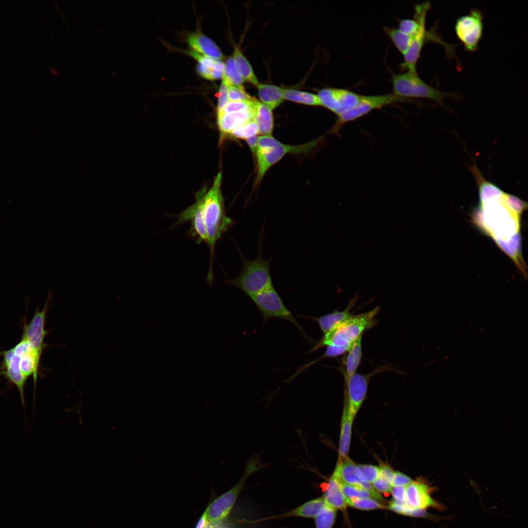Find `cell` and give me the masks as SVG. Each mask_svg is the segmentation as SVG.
I'll return each instance as SVG.
<instances>
[{"label": "cell", "mask_w": 528, "mask_h": 528, "mask_svg": "<svg viewBox=\"0 0 528 528\" xmlns=\"http://www.w3.org/2000/svg\"><path fill=\"white\" fill-rule=\"evenodd\" d=\"M393 93L378 95H362L359 103L352 109L337 115L336 123L332 131H338L346 123L365 115L371 111L396 102L407 101Z\"/></svg>", "instance_id": "obj_7"}, {"label": "cell", "mask_w": 528, "mask_h": 528, "mask_svg": "<svg viewBox=\"0 0 528 528\" xmlns=\"http://www.w3.org/2000/svg\"><path fill=\"white\" fill-rule=\"evenodd\" d=\"M379 311L376 307L372 310L353 315L350 318L323 335L310 352L326 347L324 354L318 359L332 358L347 352L353 343L364 332L376 324L375 317Z\"/></svg>", "instance_id": "obj_1"}, {"label": "cell", "mask_w": 528, "mask_h": 528, "mask_svg": "<svg viewBox=\"0 0 528 528\" xmlns=\"http://www.w3.org/2000/svg\"><path fill=\"white\" fill-rule=\"evenodd\" d=\"M354 417L352 414L349 404L346 400L341 426L339 446V458L347 457L351 442L352 421Z\"/></svg>", "instance_id": "obj_25"}, {"label": "cell", "mask_w": 528, "mask_h": 528, "mask_svg": "<svg viewBox=\"0 0 528 528\" xmlns=\"http://www.w3.org/2000/svg\"><path fill=\"white\" fill-rule=\"evenodd\" d=\"M413 480L406 475L398 471H395L392 486H406Z\"/></svg>", "instance_id": "obj_43"}, {"label": "cell", "mask_w": 528, "mask_h": 528, "mask_svg": "<svg viewBox=\"0 0 528 528\" xmlns=\"http://www.w3.org/2000/svg\"><path fill=\"white\" fill-rule=\"evenodd\" d=\"M362 337H359L347 352L348 354L344 362L343 373L345 382L356 374L362 356Z\"/></svg>", "instance_id": "obj_27"}, {"label": "cell", "mask_w": 528, "mask_h": 528, "mask_svg": "<svg viewBox=\"0 0 528 528\" xmlns=\"http://www.w3.org/2000/svg\"><path fill=\"white\" fill-rule=\"evenodd\" d=\"M317 96L321 106L338 115L357 105L362 95L345 88H326L319 90Z\"/></svg>", "instance_id": "obj_10"}, {"label": "cell", "mask_w": 528, "mask_h": 528, "mask_svg": "<svg viewBox=\"0 0 528 528\" xmlns=\"http://www.w3.org/2000/svg\"><path fill=\"white\" fill-rule=\"evenodd\" d=\"M203 193H199L196 202L179 214L175 215L177 220L174 226L179 225L187 221H191L188 235L196 239L198 243L207 242V234L203 210Z\"/></svg>", "instance_id": "obj_13"}, {"label": "cell", "mask_w": 528, "mask_h": 528, "mask_svg": "<svg viewBox=\"0 0 528 528\" xmlns=\"http://www.w3.org/2000/svg\"><path fill=\"white\" fill-rule=\"evenodd\" d=\"M337 509L326 506L315 517L316 528H332L336 517Z\"/></svg>", "instance_id": "obj_33"}, {"label": "cell", "mask_w": 528, "mask_h": 528, "mask_svg": "<svg viewBox=\"0 0 528 528\" xmlns=\"http://www.w3.org/2000/svg\"><path fill=\"white\" fill-rule=\"evenodd\" d=\"M252 111L253 119L258 126L259 133L263 135H270L274 127L272 110L254 98Z\"/></svg>", "instance_id": "obj_23"}, {"label": "cell", "mask_w": 528, "mask_h": 528, "mask_svg": "<svg viewBox=\"0 0 528 528\" xmlns=\"http://www.w3.org/2000/svg\"><path fill=\"white\" fill-rule=\"evenodd\" d=\"M257 87L261 102L271 110L277 108L284 101L283 93L284 88H283L271 84L261 83Z\"/></svg>", "instance_id": "obj_28"}, {"label": "cell", "mask_w": 528, "mask_h": 528, "mask_svg": "<svg viewBox=\"0 0 528 528\" xmlns=\"http://www.w3.org/2000/svg\"><path fill=\"white\" fill-rule=\"evenodd\" d=\"M319 138L298 145H286L276 139L272 148L256 152L258 165L256 182L261 181L268 169L286 154L308 153L315 147Z\"/></svg>", "instance_id": "obj_8"}, {"label": "cell", "mask_w": 528, "mask_h": 528, "mask_svg": "<svg viewBox=\"0 0 528 528\" xmlns=\"http://www.w3.org/2000/svg\"><path fill=\"white\" fill-rule=\"evenodd\" d=\"M355 466L356 464L348 458H339L332 475L340 483L359 486L362 482L355 472Z\"/></svg>", "instance_id": "obj_26"}, {"label": "cell", "mask_w": 528, "mask_h": 528, "mask_svg": "<svg viewBox=\"0 0 528 528\" xmlns=\"http://www.w3.org/2000/svg\"><path fill=\"white\" fill-rule=\"evenodd\" d=\"M227 85L243 87L244 82L238 71L233 57H229L224 63V68L222 77Z\"/></svg>", "instance_id": "obj_32"}, {"label": "cell", "mask_w": 528, "mask_h": 528, "mask_svg": "<svg viewBox=\"0 0 528 528\" xmlns=\"http://www.w3.org/2000/svg\"><path fill=\"white\" fill-rule=\"evenodd\" d=\"M373 486L377 491L384 493L390 492L392 487L390 482L378 476L373 482Z\"/></svg>", "instance_id": "obj_42"}, {"label": "cell", "mask_w": 528, "mask_h": 528, "mask_svg": "<svg viewBox=\"0 0 528 528\" xmlns=\"http://www.w3.org/2000/svg\"><path fill=\"white\" fill-rule=\"evenodd\" d=\"M395 471L389 466L387 465H382L379 467V474L378 477L382 478L389 482H390L392 485V482L394 475Z\"/></svg>", "instance_id": "obj_45"}, {"label": "cell", "mask_w": 528, "mask_h": 528, "mask_svg": "<svg viewBox=\"0 0 528 528\" xmlns=\"http://www.w3.org/2000/svg\"><path fill=\"white\" fill-rule=\"evenodd\" d=\"M326 506L327 504L324 498L320 497L309 500L289 511L266 518H263L256 521L259 522L275 518H286L295 517L314 518Z\"/></svg>", "instance_id": "obj_19"}, {"label": "cell", "mask_w": 528, "mask_h": 528, "mask_svg": "<svg viewBox=\"0 0 528 528\" xmlns=\"http://www.w3.org/2000/svg\"><path fill=\"white\" fill-rule=\"evenodd\" d=\"M347 505L354 508L369 510L378 508H383L384 506L380 504L374 499L371 498H352L346 500Z\"/></svg>", "instance_id": "obj_36"}, {"label": "cell", "mask_w": 528, "mask_h": 528, "mask_svg": "<svg viewBox=\"0 0 528 528\" xmlns=\"http://www.w3.org/2000/svg\"><path fill=\"white\" fill-rule=\"evenodd\" d=\"M187 42L192 49L198 53L220 60L224 58L216 44L200 31L190 34L188 36Z\"/></svg>", "instance_id": "obj_20"}, {"label": "cell", "mask_w": 528, "mask_h": 528, "mask_svg": "<svg viewBox=\"0 0 528 528\" xmlns=\"http://www.w3.org/2000/svg\"><path fill=\"white\" fill-rule=\"evenodd\" d=\"M355 472L361 482L371 483L378 477L379 467L368 464L356 465Z\"/></svg>", "instance_id": "obj_37"}, {"label": "cell", "mask_w": 528, "mask_h": 528, "mask_svg": "<svg viewBox=\"0 0 528 528\" xmlns=\"http://www.w3.org/2000/svg\"><path fill=\"white\" fill-rule=\"evenodd\" d=\"M254 97L249 101H229L217 114H225L250 109L252 105Z\"/></svg>", "instance_id": "obj_39"}, {"label": "cell", "mask_w": 528, "mask_h": 528, "mask_svg": "<svg viewBox=\"0 0 528 528\" xmlns=\"http://www.w3.org/2000/svg\"><path fill=\"white\" fill-rule=\"evenodd\" d=\"M187 52L198 62L197 70L202 77L209 80L222 78L224 63L221 60L201 54L192 49Z\"/></svg>", "instance_id": "obj_18"}, {"label": "cell", "mask_w": 528, "mask_h": 528, "mask_svg": "<svg viewBox=\"0 0 528 528\" xmlns=\"http://www.w3.org/2000/svg\"><path fill=\"white\" fill-rule=\"evenodd\" d=\"M51 298L52 294L49 293L44 308L41 310L37 308L30 321L27 324L24 320L23 324L22 337L29 343L40 357L44 349L48 346L44 342L45 336L48 332L45 329V323L49 303Z\"/></svg>", "instance_id": "obj_11"}, {"label": "cell", "mask_w": 528, "mask_h": 528, "mask_svg": "<svg viewBox=\"0 0 528 528\" xmlns=\"http://www.w3.org/2000/svg\"><path fill=\"white\" fill-rule=\"evenodd\" d=\"M250 298L261 312L264 322L271 318L283 319L293 324L298 328L302 334L306 335L290 311L284 305L273 286L267 287Z\"/></svg>", "instance_id": "obj_6"}, {"label": "cell", "mask_w": 528, "mask_h": 528, "mask_svg": "<svg viewBox=\"0 0 528 528\" xmlns=\"http://www.w3.org/2000/svg\"><path fill=\"white\" fill-rule=\"evenodd\" d=\"M389 508L400 514L413 517H426L427 516L425 509L412 507L408 505L406 502L393 500L391 502Z\"/></svg>", "instance_id": "obj_34"}, {"label": "cell", "mask_w": 528, "mask_h": 528, "mask_svg": "<svg viewBox=\"0 0 528 528\" xmlns=\"http://www.w3.org/2000/svg\"><path fill=\"white\" fill-rule=\"evenodd\" d=\"M253 102L252 107L250 109L217 114L218 125L222 134H229L233 130L253 119Z\"/></svg>", "instance_id": "obj_22"}, {"label": "cell", "mask_w": 528, "mask_h": 528, "mask_svg": "<svg viewBox=\"0 0 528 528\" xmlns=\"http://www.w3.org/2000/svg\"><path fill=\"white\" fill-rule=\"evenodd\" d=\"M405 488L406 486L392 487L390 492H391L394 500L406 502Z\"/></svg>", "instance_id": "obj_44"}, {"label": "cell", "mask_w": 528, "mask_h": 528, "mask_svg": "<svg viewBox=\"0 0 528 528\" xmlns=\"http://www.w3.org/2000/svg\"><path fill=\"white\" fill-rule=\"evenodd\" d=\"M483 20L482 12L475 9L457 19L455 25V33L466 51L477 50L483 36Z\"/></svg>", "instance_id": "obj_9"}, {"label": "cell", "mask_w": 528, "mask_h": 528, "mask_svg": "<svg viewBox=\"0 0 528 528\" xmlns=\"http://www.w3.org/2000/svg\"><path fill=\"white\" fill-rule=\"evenodd\" d=\"M391 82L393 94L408 100L409 98H426L434 100L444 106L446 97L457 98L456 94L438 90L422 80L417 73L410 71L403 73H392Z\"/></svg>", "instance_id": "obj_4"}, {"label": "cell", "mask_w": 528, "mask_h": 528, "mask_svg": "<svg viewBox=\"0 0 528 528\" xmlns=\"http://www.w3.org/2000/svg\"><path fill=\"white\" fill-rule=\"evenodd\" d=\"M229 101L227 84L225 81L222 78V81L219 89L217 112L220 111Z\"/></svg>", "instance_id": "obj_41"}, {"label": "cell", "mask_w": 528, "mask_h": 528, "mask_svg": "<svg viewBox=\"0 0 528 528\" xmlns=\"http://www.w3.org/2000/svg\"><path fill=\"white\" fill-rule=\"evenodd\" d=\"M208 524L205 511L199 519L196 528H207Z\"/></svg>", "instance_id": "obj_47"}, {"label": "cell", "mask_w": 528, "mask_h": 528, "mask_svg": "<svg viewBox=\"0 0 528 528\" xmlns=\"http://www.w3.org/2000/svg\"><path fill=\"white\" fill-rule=\"evenodd\" d=\"M383 29L398 51L403 55L410 46L413 37L394 27L383 26Z\"/></svg>", "instance_id": "obj_30"}, {"label": "cell", "mask_w": 528, "mask_h": 528, "mask_svg": "<svg viewBox=\"0 0 528 528\" xmlns=\"http://www.w3.org/2000/svg\"><path fill=\"white\" fill-rule=\"evenodd\" d=\"M233 58L241 76L244 80L257 86L259 83L249 62L238 46L234 48Z\"/></svg>", "instance_id": "obj_29"}, {"label": "cell", "mask_w": 528, "mask_h": 528, "mask_svg": "<svg viewBox=\"0 0 528 528\" xmlns=\"http://www.w3.org/2000/svg\"><path fill=\"white\" fill-rule=\"evenodd\" d=\"M15 353L20 356V368L26 378L32 375L34 382V406L37 377L39 373L40 360L36 352L27 341H22L13 347Z\"/></svg>", "instance_id": "obj_17"}, {"label": "cell", "mask_w": 528, "mask_h": 528, "mask_svg": "<svg viewBox=\"0 0 528 528\" xmlns=\"http://www.w3.org/2000/svg\"><path fill=\"white\" fill-rule=\"evenodd\" d=\"M51 72H52V73H53V74L54 75H56H56H57V74H58V71H57V70H56L55 69H54V68H51Z\"/></svg>", "instance_id": "obj_48"}, {"label": "cell", "mask_w": 528, "mask_h": 528, "mask_svg": "<svg viewBox=\"0 0 528 528\" xmlns=\"http://www.w3.org/2000/svg\"><path fill=\"white\" fill-rule=\"evenodd\" d=\"M343 494L346 500L352 498H371L374 499L368 491L357 485L340 483Z\"/></svg>", "instance_id": "obj_38"}, {"label": "cell", "mask_w": 528, "mask_h": 528, "mask_svg": "<svg viewBox=\"0 0 528 528\" xmlns=\"http://www.w3.org/2000/svg\"><path fill=\"white\" fill-rule=\"evenodd\" d=\"M357 299L356 295L350 301L347 308L342 311H335L319 317H312L311 319L318 323L324 335L353 315L351 312V309L356 302Z\"/></svg>", "instance_id": "obj_21"}, {"label": "cell", "mask_w": 528, "mask_h": 528, "mask_svg": "<svg viewBox=\"0 0 528 528\" xmlns=\"http://www.w3.org/2000/svg\"><path fill=\"white\" fill-rule=\"evenodd\" d=\"M284 99L294 102L311 106H321L317 95L294 89H284Z\"/></svg>", "instance_id": "obj_31"}, {"label": "cell", "mask_w": 528, "mask_h": 528, "mask_svg": "<svg viewBox=\"0 0 528 528\" xmlns=\"http://www.w3.org/2000/svg\"><path fill=\"white\" fill-rule=\"evenodd\" d=\"M227 91L229 101H249L253 98L243 87L227 85Z\"/></svg>", "instance_id": "obj_40"}, {"label": "cell", "mask_w": 528, "mask_h": 528, "mask_svg": "<svg viewBox=\"0 0 528 528\" xmlns=\"http://www.w3.org/2000/svg\"><path fill=\"white\" fill-rule=\"evenodd\" d=\"M259 133L258 126L252 119L231 131L229 135L234 138L247 139Z\"/></svg>", "instance_id": "obj_35"}, {"label": "cell", "mask_w": 528, "mask_h": 528, "mask_svg": "<svg viewBox=\"0 0 528 528\" xmlns=\"http://www.w3.org/2000/svg\"><path fill=\"white\" fill-rule=\"evenodd\" d=\"M433 490L428 484L422 481H413L406 486V502L409 506L418 509L433 507L442 510L441 504L431 496Z\"/></svg>", "instance_id": "obj_16"}, {"label": "cell", "mask_w": 528, "mask_h": 528, "mask_svg": "<svg viewBox=\"0 0 528 528\" xmlns=\"http://www.w3.org/2000/svg\"><path fill=\"white\" fill-rule=\"evenodd\" d=\"M258 136L254 135L246 139L252 153L254 154H256L258 145Z\"/></svg>", "instance_id": "obj_46"}, {"label": "cell", "mask_w": 528, "mask_h": 528, "mask_svg": "<svg viewBox=\"0 0 528 528\" xmlns=\"http://www.w3.org/2000/svg\"><path fill=\"white\" fill-rule=\"evenodd\" d=\"M221 173L216 176L207 193H203V210L207 234V242L210 252L209 270L207 280L212 285L213 279V260L217 241L233 224V220L225 213L220 191Z\"/></svg>", "instance_id": "obj_2"}, {"label": "cell", "mask_w": 528, "mask_h": 528, "mask_svg": "<svg viewBox=\"0 0 528 528\" xmlns=\"http://www.w3.org/2000/svg\"><path fill=\"white\" fill-rule=\"evenodd\" d=\"M385 368L376 369L368 374H355L346 382V400L350 410L355 417L366 396L369 381L371 377Z\"/></svg>", "instance_id": "obj_15"}, {"label": "cell", "mask_w": 528, "mask_h": 528, "mask_svg": "<svg viewBox=\"0 0 528 528\" xmlns=\"http://www.w3.org/2000/svg\"><path fill=\"white\" fill-rule=\"evenodd\" d=\"M3 359L0 367V375H3L9 384L15 385L20 396L22 406L25 405L24 387L27 378L22 373L20 368V356L16 353L13 348L0 352Z\"/></svg>", "instance_id": "obj_14"}, {"label": "cell", "mask_w": 528, "mask_h": 528, "mask_svg": "<svg viewBox=\"0 0 528 528\" xmlns=\"http://www.w3.org/2000/svg\"><path fill=\"white\" fill-rule=\"evenodd\" d=\"M249 260L241 254L242 268L236 277L226 280L243 291L250 298L273 286L269 271L271 259L264 260L261 253Z\"/></svg>", "instance_id": "obj_3"}, {"label": "cell", "mask_w": 528, "mask_h": 528, "mask_svg": "<svg viewBox=\"0 0 528 528\" xmlns=\"http://www.w3.org/2000/svg\"><path fill=\"white\" fill-rule=\"evenodd\" d=\"M264 466L258 456H254L247 462L243 474L238 482L215 499L205 510L209 524H218L227 518L242 489L245 481Z\"/></svg>", "instance_id": "obj_5"}, {"label": "cell", "mask_w": 528, "mask_h": 528, "mask_svg": "<svg viewBox=\"0 0 528 528\" xmlns=\"http://www.w3.org/2000/svg\"><path fill=\"white\" fill-rule=\"evenodd\" d=\"M425 23L426 20L422 22L420 29L413 37L410 46L403 55L404 61L399 64L400 67L403 70L407 69L408 71L417 73L416 66L418 61L424 44L428 41H433L441 44L445 47L447 51L450 54H452L453 52V46L446 44L439 38L437 35L432 33L430 30H427L425 28Z\"/></svg>", "instance_id": "obj_12"}, {"label": "cell", "mask_w": 528, "mask_h": 528, "mask_svg": "<svg viewBox=\"0 0 528 528\" xmlns=\"http://www.w3.org/2000/svg\"><path fill=\"white\" fill-rule=\"evenodd\" d=\"M323 498L327 506L336 509L344 510L347 506L340 482L333 475L327 484Z\"/></svg>", "instance_id": "obj_24"}]
</instances>
